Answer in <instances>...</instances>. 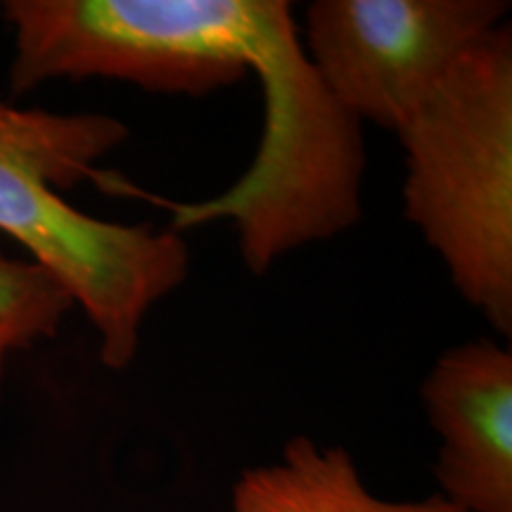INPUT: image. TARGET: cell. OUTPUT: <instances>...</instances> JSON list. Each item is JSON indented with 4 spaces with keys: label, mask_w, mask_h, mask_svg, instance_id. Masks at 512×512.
<instances>
[{
    "label": "cell",
    "mask_w": 512,
    "mask_h": 512,
    "mask_svg": "<svg viewBox=\"0 0 512 512\" xmlns=\"http://www.w3.org/2000/svg\"><path fill=\"white\" fill-rule=\"evenodd\" d=\"M10 88L112 79L204 95L254 74L264 133L249 164L268 190L332 181L361 150V126L320 83L285 0H8Z\"/></svg>",
    "instance_id": "6da1fadb"
},
{
    "label": "cell",
    "mask_w": 512,
    "mask_h": 512,
    "mask_svg": "<svg viewBox=\"0 0 512 512\" xmlns=\"http://www.w3.org/2000/svg\"><path fill=\"white\" fill-rule=\"evenodd\" d=\"M126 138L117 117L0 98V233L60 280L93 323L110 370L131 366L147 313L190 271V249L176 230L95 219L64 197L83 181H100L98 162Z\"/></svg>",
    "instance_id": "7a4b0ae2"
},
{
    "label": "cell",
    "mask_w": 512,
    "mask_h": 512,
    "mask_svg": "<svg viewBox=\"0 0 512 512\" xmlns=\"http://www.w3.org/2000/svg\"><path fill=\"white\" fill-rule=\"evenodd\" d=\"M396 136L406 219L498 335L512 332V31L484 36Z\"/></svg>",
    "instance_id": "3957f363"
},
{
    "label": "cell",
    "mask_w": 512,
    "mask_h": 512,
    "mask_svg": "<svg viewBox=\"0 0 512 512\" xmlns=\"http://www.w3.org/2000/svg\"><path fill=\"white\" fill-rule=\"evenodd\" d=\"M508 10L503 0H316L302 41L356 124L396 133Z\"/></svg>",
    "instance_id": "277c9868"
},
{
    "label": "cell",
    "mask_w": 512,
    "mask_h": 512,
    "mask_svg": "<svg viewBox=\"0 0 512 512\" xmlns=\"http://www.w3.org/2000/svg\"><path fill=\"white\" fill-rule=\"evenodd\" d=\"M434 475L463 512H512V354L489 337L441 354L422 382Z\"/></svg>",
    "instance_id": "5b68a950"
},
{
    "label": "cell",
    "mask_w": 512,
    "mask_h": 512,
    "mask_svg": "<svg viewBox=\"0 0 512 512\" xmlns=\"http://www.w3.org/2000/svg\"><path fill=\"white\" fill-rule=\"evenodd\" d=\"M233 512H463L444 496L384 501L370 494L344 448L297 437L283 460L254 467L233 489Z\"/></svg>",
    "instance_id": "8992f818"
},
{
    "label": "cell",
    "mask_w": 512,
    "mask_h": 512,
    "mask_svg": "<svg viewBox=\"0 0 512 512\" xmlns=\"http://www.w3.org/2000/svg\"><path fill=\"white\" fill-rule=\"evenodd\" d=\"M74 309L53 273L0 247V396L10 363L53 339Z\"/></svg>",
    "instance_id": "52a82bcc"
}]
</instances>
